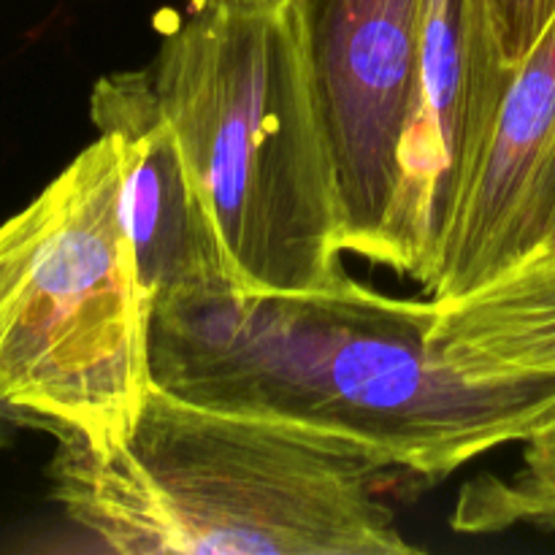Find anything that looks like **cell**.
<instances>
[{
    "instance_id": "6da1fadb",
    "label": "cell",
    "mask_w": 555,
    "mask_h": 555,
    "mask_svg": "<svg viewBox=\"0 0 555 555\" xmlns=\"http://www.w3.org/2000/svg\"><path fill=\"white\" fill-rule=\"evenodd\" d=\"M437 301L361 282L152 309V383L177 399L358 444L423 486L555 426V379H475L434 339Z\"/></svg>"
},
{
    "instance_id": "8fae6325",
    "label": "cell",
    "mask_w": 555,
    "mask_h": 555,
    "mask_svg": "<svg viewBox=\"0 0 555 555\" xmlns=\"http://www.w3.org/2000/svg\"><path fill=\"white\" fill-rule=\"evenodd\" d=\"M499 43L513 68L534 49L555 16V0H488Z\"/></svg>"
},
{
    "instance_id": "9c48e42d",
    "label": "cell",
    "mask_w": 555,
    "mask_h": 555,
    "mask_svg": "<svg viewBox=\"0 0 555 555\" xmlns=\"http://www.w3.org/2000/svg\"><path fill=\"white\" fill-rule=\"evenodd\" d=\"M434 339L475 379H555V260L524 263L459 301L437 304Z\"/></svg>"
},
{
    "instance_id": "ba28073f",
    "label": "cell",
    "mask_w": 555,
    "mask_h": 555,
    "mask_svg": "<svg viewBox=\"0 0 555 555\" xmlns=\"http://www.w3.org/2000/svg\"><path fill=\"white\" fill-rule=\"evenodd\" d=\"M555 222V16L515 70L428 296L459 301L529 258Z\"/></svg>"
},
{
    "instance_id": "3957f363",
    "label": "cell",
    "mask_w": 555,
    "mask_h": 555,
    "mask_svg": "<svg viewBox=\"0 0 555 555\" xmlns=\"http://www.w3.org/2000/svg\"><path fill=\"white\" fill-rule=\"evenodd\" d=\"M146 70L244 296L345 280L341 206L296 0H184Z\"/></svg>"
},
{
    "instance_id": "52a82bcc",
    "label": "cell",
    "mask_w": 555,
    "mask_h": 555,
    "mask_svg": "<svg viewBox=\"0 0 555 555\" xmlns=\"http://www.w3.org/2000/svg\"><path fill=\"white\" fill-rule=\"evenodd\" d=\"M90 117L119 146L125 222L152 309L242 293L150 70L101 76Z\"/></svg>"
},
{
    "instance_id": "7c38bea8",
    "label": "cell",
    "mask_w": 555,
    "mask_h": 555,
    "mask_svg": "<svg viewBox=\"0 0 555 555\" xmlns=\"http://www.w3.org/2000/svg\"><path fill=\"white\" fill-rule=\"evenodd\" d=\"M25 428H36V431H47L52 434L54 439L63 434V428L57 423H52L49 417L38 415V412L25 410V406H16L11 404L9 399L0 396V448H9L14 442V437Z\"/></svg>"
},
{
    "instance_id": "277c9868",
    "label": "cell",
    "mask_w": 555,
    "mask_h": 555,
    "mask_svg": "<svg viewBox=\"0 0 555 555\" xmlns=\"http://www.w3.org/2000/svg\"><path fill=\"white\" fill-rule=\"evenodd\" d=\"M150 325L122 157L98 133L0 225V396L108 453L152 388Z\"/></svg>"
},
{
    "instance_id": "30bf717a",
    "label": "cell",
    "mask_w": 555,
    "mask_h": 555,
    "mask_svg": "<svg viewBox=\"0 0 555 555\" xmlns=\"http://www.w3.org/2000/svg\"><path fill=\"white\" fill-rule=\"evenodd\" d=\"M450 526L461 534L534 529L555 537V426L524 442L509 475H480L461 488Z\"/></svg>"
},
{
    "instance_id": "8992f818",
    "label": "cell",
    "mask_w": 555,
    "mask_h": 555,
    "mask_svg": "<svg viewBox=\"0 0 555 555\" xmlns=\"http://www.w3.org/2000/svg\"><path fill=\"white\" fill-rule=\"evenodd\" d=\"M488 0H423L421 60L385 263L431 291L515 79Z\"/></svg>"
},
{
    "instance_id": "5b68a950",
    "label": "cell",
    "mask_w": 555,
    "mask_h": 555,
    "mask_svg": "<svg viewBox=\"0 0 555 555\" xmlns=\"http://www.w3.org/2000/svg\"><path fill=\"white\" fill-rule=\"evenodd\" d=\"M345 253L385 263L421 60L423 0H296Z\"/></svg>"
},
{
    "instance_id": "4fadbf2b",
    "label": "cell",
    "mask_w": 555,
    "mask_h": 555,
    "mask_svg": "<svg viewBox=\"0 0 555 555\" xmlns=\"http://www.w3.org/2000/svg\"><path fill=\"white\" fill-rule=\"evenodd\" d=\"M547 260H555V222H553L551 231H547V236L540 242V247H537L534 253L529 255V258L520 260L518 266H524V263H547Z\"/></svg>"
},
{
    "instance_id": "7a4b0ae2",
    "label": "cell",
    "mask_w": 555,
    "mask_h": 555,
    "mask_svg": "<svg viewBox=\"0 0 555 555\" xmlns=\"http://www.w3.org/2000/svg\"><path fill=\"white\" fill-rule=\"evenodd\" d=\"M52 496L122 555H410L385 493L401 472L309 428L209 410L152 383L108 453L57 437ZM406 480V477H404Z\"/></svg>"
}]
</instances>
